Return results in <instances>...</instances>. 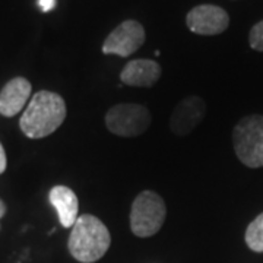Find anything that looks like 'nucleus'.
Wrapping results in <instances>:
<instances>
[{
  "instance_id": "ddd939ff",
  "label": "nucleus",
  "mask_w": 263,
  "mask_h": 263,
  "mask_svg": "<svg viewBox=\"0 0 263 263\" xmlns=\"http://www.w3.org/2000/svg\"><path fill=\"white\" fill-rule=\"evenodd\" d=\"M249 43H250V47L253 48V50L263 51V21L257 22L253 28L250 29Z\"/></svg>"
},
{
  "instance_id": "9d476101",
  "label": "nucleus",
  "mask_w": 263,
  "mask_h": 263,
  "mask_svg": "<svg viewBox=\"0 0 263 263\" xmlns=\"http://www.w3.org/2000/svg\"><path fill=\"white\" fill-rule=\"evenodd\" d=\"M32 86L25 78H13L0 91V114L13 117L25 107L31 97Z\"/></svg>"
},
{
  "instance_id": "6e6552de",
  "label": "nucleus",
  "mask_w": 263,
  "mask_h": 263,
  "mask_svg": "<svg viewBox=\"0 0 263 263\" xmlns=\"http://www.w3.org/2000/svg\"><path fill=\"white\" fill-rule=\"evenodd\" d=\"M205 114V101L197 95H190L174 107L170 117V129L177 136H187L203 120Z\"/></svg>"
},
{
  "instance_id": "2eb2a0df",
  "label": "nucleus",
  "mask_w": 263,
  "mask_h": 263,
  "mask_svg": "<svg viewBox=\"0 0 263 263\" xmlns=\"http://www.w3.org/2000/svg\"><path fill=\"white\" fill-rule=\"evenodd\" d=\"M6 170V154L3 149V145L0 143V174Z\"/></svg>"
},
{
  "instance_id": "7ed1b4c3",
  "label": "nucleus",
  "mask_w": 263,
  "mask_h": 263,
  "mask_svg": "<svg viewBox=\"0 0 263 263\" xmlns=\"http://www.w3.org/2000/svg\"><path fill=\"white\" fill-rule=\"evenodd\" d=\"M234 151L249 168L263 167V116H246L233 130Z\"/></svg>"
},
{
  "instance_id": "9b49d317",
  "label": "nucleus",
  "mask_w": 263,
  "mask_h": 263,
  "mask_svg": "<svg viewBox=\"0 0 263 263\" xmlns=\"http://www.w3.org/2000/svg\"><path fill=\"white\" fill-rule=\"evenodd\" d=\"M48 200L57 211L62 227L70 228L75 226L76 219L79 218V200L72 189L66 186H54L48 193Z\"/></svg>"
},
{
  "instance_id": "423d86ee",
  "label": "nucleus",
  "mask_w": 263,
  "mask_h": 263,
  "mask_svg": "<svg viewBox=\"0 0 263 263\" xmlns=\"http://www.w3.org/2000/svg\"><path fill=\"white\" fill-rule=\"evenodd\" d=\"M145 43V29L138 21H124L110 32L103 44L104 54L129 57Z\"/></svg>"
},
{
  "instance_id": "39448f33",
  "label": "nucleus",
  "mask_w": 263,
  "mask_h": 263,
  "mask_svg": "<svg viewBox=\"0 0 263 263\" xmlns=\"http://www.w3.org/2000/svg\"><path fill=\"white\" fill-rule=\"evenodd\" d=\"M152 117L141 104H117L105 114V126L116 136L135 138L149 129Z\"/></svg>"
},
{
  "instance_id": "1a4fd4ad",
  "label": "nucleus",
  "mask_w": 263,
  "mask_h": 263,
  "mask_svg": "<svg viewBox=\"0 0 263 263\" xmlns=\"http://www.w3.org/2000/svg\"><path fill=\"white\" fill-rule=\"evenodd\" d=\"M161 66L155 60L149 59H136L123 67L120 73L122 84L139 88H149L160 81Z\"/></svg>"
},
{
  "instance_id": "f257e3e1",
  "label": "nucleus",
  "mask_w": 263,
  "mask_h": 263,
  "mask_svg": "<svg viewBox=\"0 0 263 263\" xmlns=\"http://www.w3.org/2000/svg\"><path fill=\"white\" fill-rule=\"evenodd\" d=\"M66 103L56 92L40 91L32 95L19 120V127L31 139H41L54 132L65 122Z\"/></svg>"
},
{
  "instance_id": "f8f14e48",
  "label": "nucleus",
  "mask_w": 263,
  "mask_h": 263,
  "mask_svg": "<svg viewBox=\"0 0 263 263\" xmlns=\"http://www.w3.org/2000/svg\"><path fill=\"white\" fill-rule=\"evenodd\" d=\"M246 245L256 253H263V212L249 224L245 235Z\"/></svg>"
},
{
  "instance_id": "dca6fc26",
  "label": "nucleus",
  "mask_w": 263,
  "mask_h": 263,
  "mask_svg": "<svg viewBox=\"0 0 263 263\" xmlns=\"http://www.w3.org/2000/svg\"><path fill=\"white\" fill-rule=\"evenodd\" d=\"M5 214H6V205H5V202L0 199V218L5 215Z\"/></svg>"
},
{
  "instance_id": "f03ea898",
  "label": "nucleus",
  "mask_w": 263,
  "mask_h": 263,
  "mask_svg": "<svg viewBox=\"0 0 263 263\" xmlns=\"http://www.w3.org/2000/svg\"><path fill=\"white\" fill-rule=\"evenodd\" d=\"M111 245L108 228L97 216L85 214L76 219L69 235L67 249L78 262H98Z\"/></svg>"
},
{
  "instance_id": "4468645a",
  "label": "nucleus",
  "mask_w": 263,
  "mask_h": 263,
  "mask_svg": "<svg viewBox=\"0 0 263 263\" xmlns=\"http://www.w3.org/2000/svg\"><path fill=\"white\" fill-rule=\"evenodd\" d=\"M38 8L43 10V12H50L56 8V0H38L37 2Z\"/></svg>"
},
{
  "instance_id": "0eeeda50",
  "label": "nucleus",
  "mask_w": 263,
  "mask_h": 263,
  "mask_svg": "<svg viewBox=\"0 0 263 263\" xmlns=\"http://www.w3.org/2000/svg\"><path fill=\"white\" fill-rule=\"evenodd\" d=\"M189 29L199 35H216L224 32L230 25L226 10L215 5H199L190 10L186 18Z\"/></svg>"
},
{
  "instance_id": "20e7f679",
  "label": "nucleus",
  "mask_w": 263,
  "mask_h": 263,
  "mask_svg": "<svg viewBox=\"0 0 263 263\" xmlns=\"http://www.w3.org/2000/svg\"><path fill=\"white\" fill-rule=\"evenodd\" d=\"M167 208L164 199L152 190H143L135 197L130 208V230L141 238L155 235L165 221Z\"/></svg>"
}]
</instances>
